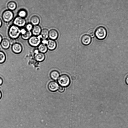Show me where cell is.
Listing matches in <instances>:
<instances>
[{
  "mask_svg": "<svg viewBox=\"0 0 128 128\" xmlns=\"http://www.w3.org/2000/svg\"><path fill=\"white\" fill-rule=\"evenodd\" d=\"M21 29L19 27L14 25L9 27L8 34L11 38L16 39L21 35Z\"/></svg>",
  "mask_w": 128,
  "mask_h": 128,
  "instance_id": "6da1fadb",
  "label": "cell"
},
{
  "mask_svg": "<svg viewBox=\"0 0 128 128\" xmlns=\"http://www.w3.org/2000/svg\"><path fill=\"white\" fill-rule=\"evenodd\" d=\"M95 35L98 39L103 40L106 38L107 36V30L104 27H99L97 28L95 30Z\"/></svg>",
  "mask_w": 128,
  "mask_h": 128,
  "instance_id": "7a4b0ae2",
  "label": "cell"
},
{
  "mask_svg": "<svg viewBox=\"0 0 128 128\" xmlns=\"http://www.w3.org/2000/svg\"><path fill=\"white\" fill-rule=\"evenodd\" d=\"M58 82L61 86L64 87L69 86L70 83V80L69 77L66 74L61 76L59 78Z\"/></svg>",
  "mask_w": 128,
  "mask_h": 128,
  "instance_id": "3957f363",
  "label": "cell"
},
{
  "mask_svg": "<svg viewBox=\"0 0 128 128\" xmlns=\"http://www.w3.org/2000/svg\"><path fill=\"white\" fill-rule=\"evenodd\" d=\"M41 37L40 35L38 36H32L28 40L29 44L31 46L36 47L38 46L41 42Z\"/></svg>",
  "mask_w": 128,
  "mask_h": 128,
  "instance_id": "277c9868",
  "label": "cell"
},
{
  "mask_svg": "<svg viewBox=\"0 0 128 128\" xmlns=\"http://www.w3.org/2000/svg\"><path fill=\"white\" fill-rule=\"evenodd\" d=\"M14 16V14L12 11L7 10L3 13L2 17L4 22L9 23L13 19Z\"/></svg>",
  "mask_w": 128,
  "mask_h": 128,
  "instance_id": "5b68a950",
  "label": "cell"
},
{
  "mask_svg": "<svg viewBox=\"0 0 128 128\" xmlns=\"http://www.w3.org/2000/svg\"><path fill=\"white\" fill-rule=\"evenodd\" d=\"M13 25L19 27H22L26 25V21L25 18L19 16L16 17L13 20Z\"/></svg>",
  "mask_w": 128,
  "mask_h": 128,
  "instance_id": "8992f818",
  "label": "cell"
},
{
  "mask_svg": "<svg viewBox=\"0 0 128 128\" xmlns=\"http://www.w3.org/2000/svg\"><path fill=\"white\" fill-rule=\"evenodd\" d=\"M59 87V84L55 81L50 82L48 85V88L49 90L52 92L56 91Z\"/></svg>",
  "mask_w": 128,
  "mask_h": 128,
  "instance_id": "52a82bcc",
  "label": "cell"
},
{
  "mask_svg": "<svg viewBox=\"0 0 128 128\" xmlns=\"http://www.w3.org/2000/svg\"><path fill=\"white\" fill-rule=\"evenodd\" d=\"M11 49L14 53L16 54H19L22 51L23 48L20 44L16 43L12 45Z\"/></svg>",
  "mask_w": 128,
  "mask_h": 128,
  "instance_id": "ba28073f",
  "label": "cell"
},
{
  "mask_svg": "<svg viewBox=\"0 0 128 128\" xmlns=\"http://www.w3.org/2000/svg\"><path fill=\"white\" fill-rule=\"evenodd\" d=\"M92 39L91 37L88 35H83L81 38L82 43L85 45H88L91 43Z\"/></svg>",
  "mask_w": 128,
  "mask_h": 128,
  "instance_id": "9c48e42d",
  "label": "cell"
},
{
  "mask_svg": "<svg viewBox=\"0 0 128 128\" xmlns=\"http://www.w3.org/2000/svg\"><path fill=\"white\" fill-rule=\"evenodd\" d=\"M46 45L49 50H53L56 49L57 45L56 43L54 40L50 39L48 40Z\"/></svg>",
  "mask_w": 128,
  "mask_h": 128,
  "instance_id": "30bf717a",
  "label": "cell"
},
{
  "mask_svg": "<svg viewBox=\"0 0 128 128\" xmlns=\"http://www.w3.org/2000/svg\"><path fill=\"white\" fill-rule=\"evenodd\" d=\"M58 33L55 29L51 30L49 32V37L51 39L55 40L57 39L58 36Z\"/></svg>",
  "mask_w": 128,
  "mask_h": 128,
  "instance_id": "8fae6325",
  "label": "cell"
},
{
  "mask_svg": "<svg viewBox=\"0 0 128 128\" xmlns=\"http://www.w3.org/2000/svg\"><path fill=\"white\" fill-rule=\"evenodd\" d=\"M42 30L40 26L38 25L33 26L31 32L34 36H37L40 35Z\"/></svg>",
  "mask_w": 128,
  "mask_h": 128,
  "instance_id": "7c38bea8",
  "label": "cell"
},
{
  "mask_svg": "<svg viewBox=\"0 0 128 128\" xmlns=\"http://www.w3.org/2000/svg\"><path fill=\"white\" fill-rule=\"evenodd\" d=\"M35 57L37 61L41 62L44 60L45 56L44 53L39 52L35 53Z\"/></svg>",
  "mask_w": 128,
  "mask_h": 128,
  "instance_id": "4fadbf2b",
  "label": "cell"
},
{
  "mask_svg": "<svg viewBox=\"0 0 128 128\" xmlns=\"http://www.w3.org/2000/svg\"><path fill=\"white\" fill-rule=\"evenodd\" d=\"M1 45L2 48L5 49H8L10 45L9 40L7 39H2Z\"/></svg>",
  "mask_w": 128,
  "mask_h": 128,
  "instance_id": "5bb4252c",
  "label": "cell"
},
{
  "mask_svg": "<svg viewBox=\"0 0 128 128\" xmlns=\"http://www.w3.org/2000/svg\"><path fill=\"white\" fill-rule=\"evenodd\" d=\"M50 76L51 78L53 80H56L59 78L60 74L58 71L53 70L51 72Z\"/></svg>",
  "mask_w": 128,
  "mask_h": 128,
  "instance_id": "9a60e30c",
  "label": "cell"
},
{
  "mask_svg": "<svg viewBox=\"0 0 128 128\" xmlns=\"http://www.w3.org/2000/svg\"><path fill=\"white\" fill-rule=\"evenodd\" d=\"M49 31L46 29H44L42 30L40 35L42 40L47 39L49 37Z\"/></svg>",
  "mask_w": 128,
  "mask_h": 128,
  "instance_id": "2e32d148",
  "label": "cell"
},
{
  "mask_svg": "<svg viewBox=\"0 0 128 128\" xmlns=\"http://www.w3.org/2000/svg\"><path fill=\"white\" fill-rule=\"evenodd\" d=\"M40 21L39 17L36 15L33 16L30 20V23L34 26L38 25L40 23Z\"/></svg>",
  "mask_w": 128,
  "mask_h": 128,
  "instance_id": "e0dca14e",
  "label": "cell"
},
{
  "mask_svg": "<svg viewBox=\"0 0 128 128\" xmlns=\"http://www.w3.org/2000/svg\"><path fill=\"white\" fill-rule=\"evenodd\" d=\"M48 49L47 45L42 43L40 44L38 47L39 52L44 54L47 51Z\"/></svg>",
  "mask_w": 128,
  "mask_h": 128,
  "instance_id": "ac0fdd59",
  "label": "cell"
},
{
  "mask_svg": "<svg viewBox=\"0 0 128 128\" xmlns=\"http://www.w3.org/2000/svg\"><path fill=\"white\" fill-rule=\"evenodd\" d=\"M17 7V5L14 2L12 1L9 2L7 4V7L9 10L11 11L16 9Z\"/></svg>",
  "mask_w": 128,
  "mask_h": 128,
  "instance_id": "d6986e66",
  "label": "cell"
},
{
  "mask_svg": "<svg viewBox=\"0 0 128 128\" xmlns=\"http://www.w3.org/2000/svg\"><path fill=\"white\" fill-rule=\"evenodd\" d=\"M32 34L31 31L27 30L24 34L21 35V37L24 40H29L32 36Z\"/></svg>",
  "mask_w": 128,
  "mask_h": 128,
  "instance_id": "ffe728a7",
  "label": "cell"
},
{
  "mask_svg": "<svg viewBox=\"0 0 128 128\" xmlns=\"http://www.w3.org/2000/svg\"><path fill=\"white\" fill-rule=\"evenodd\" d=\"M18 16L24 18L27 15V11L25 10L21 9L19 10L18 13Z\"/></svg>",
  "mask_w": 128,
  "mask_h": 128,
  "instance_id": "44dd1931",
  "label": "cell"
},
{
  "mask_svg": "<svg viewBox=\"0 0 128 128\" xmlns=\"http://www.w3.org/2000/svg\"><path fill=\"white\" fill-rule=\"evenodd\" d=\"M6 56L4 53L2 51H0V63H2L5 61Z\"/></svg>",
  "mask_w": 128,
  "mask_h": 128,
  "instance_id": "7402d4cb",
  "label": "cell"
},
{
  "mask_svg": "<svg viewBox=\"0 0 128 128\" xmlns=\"http://www.w3.org/2000/svg\"><path fill=\"white\" fill-rule=\"evenodd\" d=\"M33 25L31 23L27 24L26 26L25 29L27 31H31L33 27Z\"/></svg>",
  "mask_w": 128,
  "mask_h": 128,
  "instance_id": "603a6c76",
  "label": "cell"
},
{
  "mask_svg": "<svg viewBox=\"0 0 128 128\" xmlns=\"http://www.w3.org/2000/svg\"><path fill=\"white\" fill-rule=\"evenodd\" d=\"M88 34L92 38H93L95 36V32L93 30H89L88 32Z\"/></svg>",
  "mask_w": 128,
  "mask_h": 128,
  "instance_id": "cb8c5ba5",
  "label": "cell"
},
{
  "mask_svg": "<svg viewBox=\"0 0 128 128\" xmlns=\"http://www.w3.org/2000/svg\"><path fill=\"white\" fill-rule=\"evenodd\" d=\"M9 41L10 44L12 45L16 43V39L11 38Z\"/></svg>",
  "mask_w": 128,
  "mask_h": 128,
  "instance_id": "d4e9b609",
  "label": "cell"
},
{
  "mask_svg": "<svg viewBox=\"0 0 128 128\" xmlns=\"http://www.w3.org/2000/svg\"><path fill=\"white\" fill-rule=\"evenodd\" d=\"M59 91L60 92H63L65 90V88L64 87L61 86L59 87Z\"/></svg>",
  "mask_w": 128,
  "mask_h": 128,
  "instance_id": "484cf974",
  "label": "cell"
},
{
  "mask_svg": "<svg viewBox=\"0 0 128 128\" xmlns=\"http://www.w3.org/2000/svg\"><path fill=\"white\" fill-rule=\"evenodd\" d=\"M47 42L48 40H47V39L42 40L41 41V42L42 44L46 45L47 44Z\"/></svg>",
  "mask_w": 128,
  "mask_h": 128,
  "instance_id": "4316f807",
  "label": "cell"
},
{
  "mask_svg": "<svg viewBox=\"0 0 128 128\" xmlns=\"http://www.w3.org/2000/svg\"><path fill=\"white\" fill-rule=\"evenodd\" d=\"M71 78L73 81H74L76 79V77L74 75H72L71 76Z\"/></svg>",
  "mask_w": 128,
  "mask_h": 128,
  "instance_id": "83f0119b",
  "label": "cell"
},
{
  "mask_svg": "<svg viewBox=\"0 0 128 128\" xmlns=\"http://www.w3.org/2000/svg\"><path fill=\"white\" fill-rule=\"evenodd\" d=\"M125 82L126 84L128 85V75L127 76L126 78Z\"/></svg>",
  "mask_w": 128,
  "mask_h": 128,
  "instance_id": "f1b7e54d",
  "label": "cell"
},
{
  "mask_svg": "<svg viewBox=\"0 0 128 128\" xmlns=\"http://www.w3.org/2000/svg\"><path fill=\"white\" fill-rule=\"evenodd\" d=\"M3 82V81L2 79L0 77V85H1Z\"/></svg>",
  "mask_w": 128,
  "mask_h": 128,
  "instance_id": "f546056e",
  "label": "cell"
},
{
  "mask_svg": "<svg viewBox=\"0 0 128 128\" xmlns=\"http://www.w3.org/2000/svg\"><path fill=\"white\" fill-rule=\"evenodd\" d=\"M2 40V37L0 35V44H1V41Z\"/></svg>",
  "mask_w": 128,
  "mask_h": 128,
  "instance_id": "4dcf8cb0",
  "label": "cell"
},
{
  "mask_svg": "<svg viewBox=\"0 0 128 128\" xmlns=\"http://www.w3.org/2000/svg\"><path fill=\"white\" fill-rule=\"evenodd\" d=\"M2 21L1 19H0V27L2 25Z\"/></svg>",
  "mask_w": 128,
  "mask_h": 128,
  "instance_id": "1f68e13d",
  "label": "cell"
},
{
  "mask_svg": "<svg viewBox=\"0 0 128 128\" xmlns=\"http://www.w3.org/2000/svg\"><path fill=\"white\" fill-rule=\"evenodd\" d=\"M2 96V94L1 92L0 91V99L1 97Z\"/></svg>",
  "mask_w": 128,
  "mask_h": 128,
  "instance_id": "d6a6232c",
  "label": "cell"
}]
</instances>
